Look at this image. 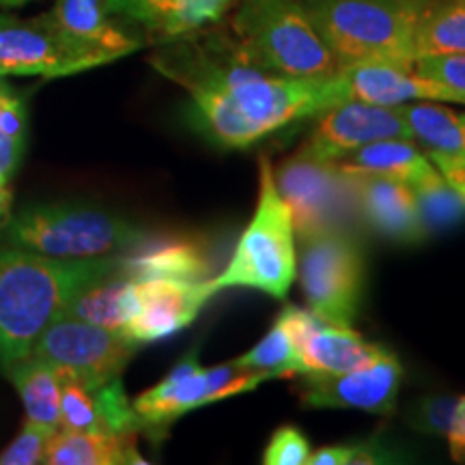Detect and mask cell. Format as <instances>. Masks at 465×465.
<instances>
[{
	"label": "cell",
	"mask_w": 465,
	"mask_h": 465,
	"mask_svg": "<svg viewBox=\"0 0 465 465\" xmlns=\"http://www.w3.org/2000/svg\"><path fill=\"white\" fill-rule=\"evenodd\" d=\"M411 141L420 144L429 160L465 153V113H457L444 102L399 104Z\"/></svg>",
	"instance_id": "7402d4cb"
},
{
	"label": "cell",
	"mask_w": 465,
	"mask_h": 465,
	"mask_svg": "<svg viewBox=\"0 0 465 465\" xmlns=\"http://www.w3.org/2000/svg\"><path fill=\"white\" fill-rule=\"evenodd\" d=\"M446 438H449L452 459L459 463H465V394L459 399L455 420H452V427Z\"/></svg>",
	"instance_id": "f35d334b"
},
{
	"label": "cell",
	"mask_w": 465,
	"mask_h": 465,
	"mask_svg": "<svg viewBox=\"0 0 465 465\" xmlns=\"http://www.w3.org/2000/svg\"><path fill=\"white\" fill-rule=\"evenodd\" d=\"M151 65L188 91L192 127L223 149L252 147L293 121L347 102L339 74L308 80L263 72L232 37L205 48L183 42Z\"/></svg>",
	"instance_id": "6da1fadb"
},
{
	"label": "cell",
	"mask_w": 465,
	"mask_h": 465,
	"mask_svg": "<svg viewBox=\"0 0 465 465\" xmlns=\"http://www.w3.org/2000/svg\"><path fill=\"white\" fill-rule=\"evenodd\" d=\"M360 220L383 240L401 246H418L429 237L418 212L414 190L397 179L380 174H351Z\"/></svg>",
	"instance_id": "e0dca14e"
},
{
	"label": "cell",
	"mask_w": 465,
	"mask_h": 465,
	"mask_svg": "<svg viewBox=\"0 0 465 465\" xmlns=\"http://www.w3.org/2000/svg\"><path fill=\"white\" fill-rule=\"evenodd\" d=\"M119 270L121 254L58 259L7 243L0 246V371L26 358L80 291Z\"/></svg>",
	"instance_id": "7a4b0ae2"
},
{
	"label": "cell",
	"mask_w": 465,
	"mask_h": 465,
	"mask_svg": "<svg viewBox=\"0 0 465 465\" xmlns=\"http://www.w3.org/2000/svg\"><path fill=\"white\" fill-rule=\"evenodd\" d=\"M108 5L116 15L138 22L151 33L164 37L177 0H108Z\"/></svg>",
	"instance_id": "d6a6232c"
},
{
	"label": "cell",
	"mask_w": 465,
	"mask_h": 465,
	"mask_svg": "<svg viewBox=\"0 0 465 465\" xmlns=\"http://www.w3.org/2000/svg\"><path fill=\"white\" fill-rule=\"evenodd\" d=\"M231 33L242 54L263 72L308 80L339 74L300 0H237Z\"/></svg>",
	"instance_id": "277c9868"
},
{
	"label": "cell",
	"mask_w": 465,
	"mask_h": 465,
	"mask_svg": "<svg viewBox=\"0 0 465 465\" xmlns=\"http://www.w3.org/2000/svg\"><path fill=\"white\" fill-rule=\"evenodd\" d=\"M351 459L353 444H332L311 452L308 465H351Z\"/></svg>",
	"instance_id": "8d00e7d4"
},
{
	"label": "cell",
	"mask_w": 465,
	"mask_h": 465,
	"mask_svg": "<svg viewBox=\"0 0 465 465\" xmlns=\"http://www.w3.org/2000/svg\"><path fill=\"white\" fill-rule=\"evenodd\" d=\"M136 349V342L125 334L58 315L39 336L31 353L45 360L63 375L97 388L121 377Z\"/></svg>",
	"instance_id": "9c48e42d"
},
{
	"label": "cell",
	"mask_w": 465,
	"mask_h": 465,
	"mask_svg": "<svg viewBox=\"0 0 465 465\" xmlns=\"http://www.w3.org/2000/svg\"><path fill=\"white\" fill-rule=\"evenodd\" d=\"M11 205H14V196H11L9 185L0 183V232H3L5 226L9 224Z\"/></svg>",
	"instance_id": "ab89813d"
},
{
	"label": "cell",
	"mask_w": 465,
	"mask_h": 465,
	"mask_svg": "<svg viewBox=\"0 0 465 465\" xmlns=\"http://www.w3.org/2000/svg\"><path fill=\"white\" fill-rule=\"evenodd\" d=\"M54 429L26 420L15 440L0 452V465H37L44 463L45 449Z\"/></svg>",
	"instance_id": "4dcf8cb0"
},
{
	"label": "cell",
	"mask_w": 465,
	"mask_h": 465,
	"mask_svg": "<svg viewBox=\"0 0 465 465\" xmlns=\"http://www.w3.org/2000/svg\"><path fill=\"white\" fill-rule=\"evenodd\" d=\"M134 312L124 334L138 347L182 332L220 293L213 278H132Z\"/></svg>",
	"instance_id": "30bf717a"
},
{
	"label": "cell",
	"mask_w": 465,
	"mask_h": 465,
	"mask_svg": "<svg viewBox=\"0 0 465 465\" xmlns=\"http://www.w3.org/2000/svg\"><path fill=\"white\" fill-rule=\"evenodd\" d=\"M459 399L455 394H429L407 407L405 420L418 433L446 438L455 420Z\"/></svg>",
	"instance_id": "f546056e"
},
{
	"label": "cell",
	"mask_w": 465,
	"mask_h": 465,
	"mask_svg": "<svg viewBox=\"0 0 465 465\" xmlns=\"http://www.w3.org/2000/svg\"><path fill=\"white\" fill-rule=\"evenodd\" d=\"M212 403H216L212 375L209 369L201 366L196 349L185 353L164 380L132 401L134 411L141 418L143 431L151 438H160L188 411Z\"/></svg>",
	"instance_id": "2e32d148"
},
{
	"label": "cell",
	"mask_w": 465,
	"mask_h": 465,
	"mask_svg": "<svg viewBox=\"0 0 465 465\" xmlns=\"http://www.w3.org/2000/svg\"><path fill=\"white\" fill-rule=\"evenodd\" d=\"M339 69L362 63L414 65V35L431 0H300Z\"/></svg>",
	"instance_id": "3957f363"
},
{
	"label": "cell",
	"mask_w": 465,
	"mask_h": 465,
	"mask_svg": "<svg viewBox=\"0 0 465 465\" xmlns=\"http://www.w3.org/2000/svg\"><path fill=\"white\" fill-rule=\"evenodd\" d=\"M433 166L438 168L441 177L449 182L457 192L465 196V153L452 155V158H438L431 160Z\"/></svg>",
	"instance_id": "74e56055"
},
{
	"label": "cell",
	"mask_w": 465,
	"mask_h": 465,
	"mask_svg": "<svg viewBox=\"0 0 465 465\" xmlns=\"http://www.w3.org/2000/svg\"><path fill=\"white\" fill-rule=\"evenodd\" d=\"M334 164L342 173L380 174V177L403 182L410 188L438 171L427 153H422L416 143L407 138H386V141L364 144Z\"/></svg>",
	"instance_id": "ffe728a7"
},
{
	"label": "cell",
	"mask_w": 465,
	"mask_h": 465,
	"mask_svg": "<svg viewBox=\"0 0 465 465\" xmlns=\"http://www.w3.org/2000/svg\"><path fill=\"white\" fill-rule=\"evenodd\" d=\"M86 69H93L91 63L63 39L45 14L31 20L0 15V78H65Z\"/></svg>",
	"instance_id": "5bb4252c"
},
{
	"label": "cell",
	"mask_w": 465,
	"mask_h": 465,
	"mask_svg": "<svg viewBox=\"0 0 465 465\" xmlns=\"http://www.w3.org/2000/svg\"><path fill=\"white\" fill-rule=\"evenodd\" d=\"M298 276L308 308L330 323L353 325L362 306L366 261L356 232L319 231L300 237Z\"/></svg>",
	"instance_id": "52a82bcc"
},
{
	"label": "cell",
	"mask_w": 465,
	"mask_h": 465,
	"mask_svg": "<svg viewBox=\"0 0 465 465\" xmlns=\"http://www.w3.org/2000/svg\"><path fill=\"white\" fill-rule=\"evenodd\" d=\"M28 0H0V7H22V5H26Z\"/></svg>",
	"instance_id": "60d3db41"
},
{
	"label": "cell",
	"mask_w": 465,
	"mask_h": 465,
	"mask_svg": "<svg viewBox=\"0 0 465 465\" xmlns=\"http://www.w3.org/2000/svg\"><path fill=\"white\" fill-rule=\"evenodd\" d=\"M403 369L392 351L373 364L347 373L300 375L298 397L315 410H362L375 416H391L397 410Z\"/></svg>",
	"instance_id": "8fae6325"
},
{
	"label": "cell",
	"mask_w": 465,
	"mask_h": 465,
	"mask_svg": "<svg viewBox=\"0 0 465 465\" xmlns=\"http://www.w3.org/2000/svg\"><path fill=\"white\" fill-rule=\"evenodd\" d=\"M274 179L298 237L330 229L353 231L358 224L351 179L332 162L306 158L295 151L274 173Z\"/></svg>",
	"instance_id": "ba28073f"
},
{
	"label": "cell",
	"mask_w": 465,
	"mask_h": 465,
	"mask_svg": "<svg viewBox=\"0 0 465 465\" xmlns=\"http://www.w3.org/2000/svg\"><path fill=\"white\" fill-rule=\"evenodd\" d=\"M212 272L209 254L194 237H147L121 252V276L127 278H183L205 281Z\"/></svg>",
	"instance_id": "d6986e66"
},
{
	"label": "cell",
	"mask_w": 465,
	"mask_h": 465,
	"mask_svg": "<svg viewBox=\"0 0 465 465\" xmlns=\"http://www.w3.org/2000/svg\"><path fill=\"white\" fill-rule=\"evenodd\" d=\"M411 190L429 235L455 229L465 220V196L452 188L440 171L411 185Z\"/></svg>",
	"instance_id": "484cf974"
},
{
	"label": "cell",
	"mask_w": 465,
	"mask_h": 465,
	"mask_svg": "<svg viewBox=\"0 0 465 465\" xmlns=\"http://www.w3.org/2000/svg\"><path fill=\"white\" fill-rule=\"evenodd\" d=\"M5 373L25 403L26 420L39 422L56 431L58 422H61V371L45 360L28 353L26 358L9 364Z\"/></svg>",
	"instance_id": "603a6c76"
},
{
	"label": "cell",
	"mask_w": 465,
	"mask_h": 465,
	"mask_svg": "<svg viewBox=\"0 0 465 465\" xmlns=\"http://www.w3.org/2000/svg\"><path fill=\"white\" fill-rule=\"evenodd\" d=\"M311 441L295 424H282L272 433L263 450L265 465H306L311 459Z\"/></svg>",
	"instance_id": "1f68e13d"
},
{
	"label": "cell",
	"mask_w": 465,
	"mask_h": 465,
	"mask_svg": "<svg viewBox=\"0 0 465 465\" xmlns=\"http://www.w3.org/2000/svg\"><path fill=\"white\" fill-rule=\"evenodd\" d=\"M315 127L302 143L298 153L319 162H339L364 144L386 141V138H407V127L399 106L349 100L315 114Z\"/></svg>",
	"instance_id": "7c38bea8"
},
{
	"label": "cell",
	"mask_w": 465,
	"mask_h": 465,
	"mask_svg": "<svg viewBox=\"0 0 465 465\" xmlns=\"http://www.w3.org/2000/svg\"><path fill=\"white\" fill-rule=\"evenodd\" d=\"M465 54V0H431L418 20L414 56Z\"/></svg>",
	"instance_id": "d4e9b609"
},
{
	"label": "cell",
	"mask_w": 465,
	"mask_h": 465,
	"mask_svg": "<svg viewBox=\"0 0 465 465\" xmlns=\"http://www.w3.org/2000/svg\"><path fill=\"white\" fill-rule=\"evenodd\" d=\"M235 5L237 0H177L164 39H179L216 25Z\"/></svg>",
	"instance_id": "f1b7e54d"
},
{
	"label": "cell",
	"mask_w": 465,
	"mask_h": 465,
	"mask_svg": "<svg viewBox=\"0 0 465 465\" xmlns=\"http://www.w3.org/2000/svg\"><path fill=\"white\" fill-rule=\"evenodd\" d=\"M298 349L306 373H347L380 360L388 349L366 341L351 325L330 323L308 308L287 304L276 317Z\"/></svg>",
	"instance_id": "4fadbf2b"
},
{
	"label": "cell",
	"mask_w": 465,
	"mask_h": 465,
	"mask_svg": "<svg viewBox=\"0 0 465 465\" xmlns=\"http://www.w3.org/2000/svg\"><path fill=\"white\" fill-rule=\"evenodd\" d=\"M45 15L93 67L119 61L143 45L136 35L127 33L114 20L116 14L108 0H56L54 9Z\"/></svg>",
	"instance_id": "9a60e30c"
},
{
	"label": "cell",
	"mask_w": 465,
	"mask_h": 465,
	"mask_svg": "<svg viewBox=\"0 0 465 465\" xmlns=\"http://www.w3.org/2000/svg\"><path fill=\"white\" fill-rule=\"evenodd\" d=\"M298 274L295 231L287 203L276 188L274 168L267 155L259 166V199L223 274L213 278L218 291L231 287L257 289L284 300Z\"/></svg>",
	"instance_id": "8992f818"
},
{
	"label": "cell",
	"mask_w": 465,
	"mask_h": 465,
	"mask_svg": "<svg viewBox=\"0 0 465 465\" xmlns=\"http://www.w3.org/2000/svg\"><path fill=\"white\" fill-rule=\"evenodd\" d=\"M345 100L399 106L407 102L463 104L461 95L449 86L420 75L414 65L397 63H362L339 69Z\"/></svg>",
	"instance_id": "ac0fdd59"
},
{
	"label": "cell",
	"mask_w": 465,
	"mask_h": 465,
	"mask_svg": "<svg viewBox=\"0 0 465 465\" xmlns=\"http://www.w3.org/2000/svg\"><path fill=\"white\" fill-rule=\"evenodd\" d=\"M44 463L48 465H130L144 463L136 449V433L113 435L91 431L52 433Z\"/></svg>",
	"instance_id": "44dd1931"
},
{
	"label": "cell",
	"mask_w": 465,
	"mask_h": 465,
	"mask_svg": "<svg viewBox=\"0 0 465 465\" xmlns=\"http://www.w3.org/2000/svg\"><path fill=\"white\" fill-rule=\"evenodd\" d=\"M26 104L15 93L0 97V132L26 141Z\"/></svg>",
	"instance_id": "e575fe53"
},
{
	"label": "cell",
	"mask_w": 465,
	"mask_h": 465,
	"mask_svg": "<svg viewBox=\"0 0 465 465\" xmlns=\"http://www.w3.org/2000/svg\"><path fill=\"white\" fill-rule=\"evenodd\" d=\"M237 369L257 371V373L274 377H300L306 373L298 349L289 339L287 330L281 323L272 325V330L254 345L250 351L242 353L240 358L231 360Z\"/></svg>",
	"instance_id": "4316f807"
},
{
	"label": "cell",
	"mask_w": 465,
	"mask_h": 465,
	"mask_svg": "<svg viewBox=\"0 0 465 465\" xmlns=\"http://www.w3.org/2000/svg\"><path fill=\"white\" fill-rule=\"evenodd\" d=\"M58 429H63V431L102 433L93 388L84 386L83 381L74 380L69 375H63L61 422H58Z\"/></svg>",
	"instance_id": "83f0119b"
},
{
	"label": "cell",
	"mask_w": 465,
	"mask_h": 465,
	"mask_svg": "<svg viewBox=\"0 0 465 465\" xmlns=\"http://www.w3.org/2000/svg\"><path fill=\"white\" fill-rule=\"evenodd\" d=\"M7 246L58 259L121 254L147 240L141 224L83 203H39L22 209L0 232Z\"/></svg>",
	"instance_id": "5b68a950"
},
{
	"label": "cell",
	"mask_w": 465,
	"mask_h": 465,
	"mask_svg": "<svg viewBox=\"0 0 465 465\" xmlns=\"http://www.w3.org/2000/svg\"><path fill=\"white\" fill-rule=\"evenodd\" d=\"M414 69L424 78L459 93L465 104V54L422 56L414 61Z\"/></svg>",
	"instance_id": "836d02e7"
},
{
	"label": "cell",
	"mask_w": 465,
	"mask_h": 465,
	"mask_svg": "<svg viewBox=\"0 0 465 465\" xmlns=\"http://www.w3.org/2000/svg\"><path fill=\"white\" fill-rule=\"evenodd\" d=\"M134 312L132 278L113 274L80 291L63 315L124 334Z\"/></svg>",
	"instance_id": "cb8c5ba5"
},
{
	"label": "cell",
	"mask_w": 465,
	"mask_h": 465,
	"mask_svg": "<svg viewBox=\"0 0 465 465\" xmlns=\"http://www.w3.org/2000/svg\"><path fill=\"white\" fill-rule=\"evenodd\" d=\"M11 93H14V89H11V86L5 83L3 78H0V97H5V95H11Z\"/></svg>",
	"instance_id": "b9f144b4"
},
{
	"label": "cell",
	"mask_w": 465,
	"mask_h": 465,
	"mask_svg": "<svg viewBox=\"0 0 465 465\" xmlns=\"http://www.w3.org/2000/svg\"><path fill=\"white\" fill-rule=\"evenodd\" d=\"M25 143L20 138L9 136V134L0 132V183L9 185L17 166H20L22 153H25Z\"/></svg>",
	"instance_id": "d590c367"
}]
</instances>
